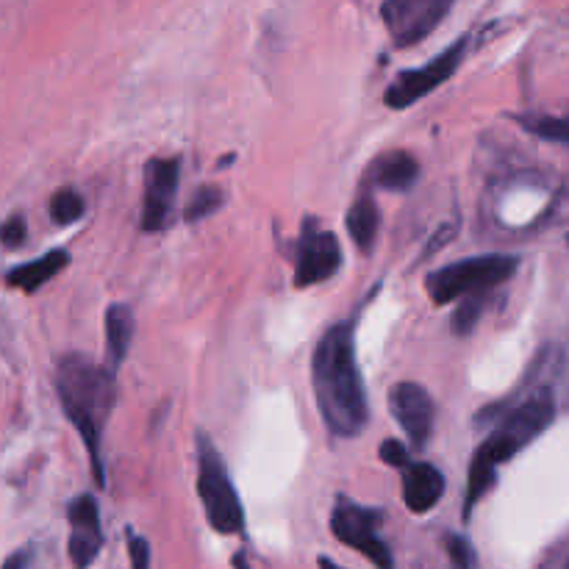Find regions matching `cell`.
Returning a JSON list of instances; mask_svg holds the SVG:
<instances>
[{
    "label": "cell",
    "mask_w": 569,
    "mask_h": 569,
    "mask_svg": "<svg viewBox=\"0 0 569 569\" xmlns=\"http://www.w3.org/2000/svg\"><path fill=\"white\" fill-rule=\"evenodd\" d=\"M311 384H315L317 409L333 436L350 440L367 428V391L356 362V342L350 322H337L322 333L311 359Z\"/></svg>",
    "instance_id": "1"
},
{
    "label": "cell",
    "mask_w": 569,
    "mask_h": 569,
    "mask_svg": "<svg viewBox=\"0 0 569 569\" xmlns=\"http://www.w3.org/2000/svg\"><path fill=\"white\" fill-rule=\"evenodd\" d=\"M56 391H59L67 420L72 422L81 442L87 445L95 480L103 487L106 483L101 458L103 431H106L114 403H117L114 373L81 353H70V356L59 359V367H56Z\"/></svg>",
    "instance_id": "2"
},
{
    "label": "cell",
    "mask_w": 569,
    "mask_h": 569,
    "mask_svg": "<svg viewBox=\"0 0 569 569\" xmlns=\"http://www.w3.org/2000/svg\"><path fill=\"white\" fill-rule=\"evenodd\" d=\"M553 420H556V400H553L550 391H539V395L520 403L500 420V425L489 433L487 442L473 456L464 514H473L475 503L492 489L500 464H505L516 453L525 451L539 433H545L553 425Z\"/></svg>",
    "instance_id": "3"
},
{
    "label": "cell",
    "mask_w": 569,
    "mask_h": 569,
    "mask_svg": "<svg viewBox=\"0 0 569 569\" xmlns=\"http://www.w3.org/2000/svg\"><path fill=\"white\" fill-rule=\"evenodd\" d=\"M197 494L206 509V520L217 534L234 536L244 531V509L234 487L231 473L220 451L208 436H197Z\"/></svg>",
    "instance_id": "4"
},
{
    "label": "cell",
    "mask_w": 569,
    "mask_h": 569,
    "mask_svg": "<svg viewBox=\"0 0 569 569\" xmlns=\"http://www.w3.org/2000/svg\"><path fill=\"white\" fill-rule=\"evenodd\" d=\"M516 264L520 261L514 255H473V259L453 261L447 268L433 270L425 278V289L436 306H447V303L458 300V297L478 295V292L492 289V286L509 281L516 273Z\"/></svg>",
    "instance_id": "5"
},
{
    "label": "cell",
    "mask_w": 569,
    "mask_h": 569,
    "mask_svg": "<svg viewBox=\"0 0 569 569\" xmlns=\"http://www.w3.org/2000/svg\"><path fill=\"white\" fill-rule=\"evenodd\" d=\"M469 48V36H462L451 45V48L442 50L436 59L428 61L420 70H403L400 76L391 78V83L384 92V103L395 112H403V109L414 106L417 101L431 95L433 90H440L442 83L451 81L456 76V70L462 67L464 56Z\"/></svg>",
    "instance_id": "6"
},
{
    "label": "cell",
    "mask_w": 569,
    "mask_h": 569,
    "mask_svg": "<svg viewBox=\"0 0 569 569\" xmlns=\"http://www.w3.org/2000/svg\"><path fill=\"white\" fill-rule=\"evenodd\" d=\"M331 531L342 545L353 547L378 569H395L389 545L380 539V511L359 505L353 500H339L331 514Z\"/></svg>",
    "instance_id": "7"
},
{
    "label": "cell",
    "mask_w": 569,
    "mask_h": 569,
    "mask_svg": "<svg viewBox=\"0 0 569 569\" xmlns=\"http://www.w3.org/2000/svg\"><path fill=\"white\" fill-rule=\"evenodd\" d=\"M453 3L456 0H384L380 18L395 48H411L436 31L451 14Z\"/></svg>",
    "instance_id": "8"
},
{
    "label": "cell",
    "mask_w": 569,
    "mask_h": 569,
    "mask_svg": "<svg viewBox=\"0 0 569 569\" xmlns=\"http://www.w3.org/2000/svg\"><path fill=\"white\" fill-rule=\"evenodd\" d=\"M342 264V248L331 231H322L315 220L303 223L300 239H297L295 259V286L306 289L337 275Z\"/></svg>",
    "instance_id": "9"
},
{
    "label": "cell",
    "mask_w": 569,
    "mask_h": 569,
    "mask_svg": "<svg viewBox=\"0 0 569 569\" xmlns=\"http://www.w3.org/2000/svg\"><path fill=\"white\" fill-rule=\"evenodd\" d=\"M181 161L179 159H150L145 164V195H143V228L156 234L164 231L170 223L172 203L179 195Z\"/></svg>",
    "instance_id": "10"
},
{
    "label": "cell",
    "mask_w": 569,
    "mask_h": 569,
    "mask_svg": "<svg viewBox=\"0 0 569 569\" xmlns=\"http://www.w3.org/2000/svg\"><path fill=\"white\" fill-rule=\"evenodd\" d=\"M389 411L398 420V425L403 428L411 445L422 451L431 440L433 420H436V406H433V398L428 395L425 386L411 384V380H400V384L391 386Z\"/></svg>",
    "instance_id": "11"
},
{
    "label": "cell",
    "mask_w": 569,
    "mask_h": 569,
    "mask_svg": "<svg viewBox=\"0 0 569 569\" xmlns=\"http://www.w3.org/2000/svg\"><path fill=\"white\" fill-rule=\"evenodd\" d=\"M70 558L76 569H87L95 564L98 553L103 547L101 511L92 494H78L70 505Z\"/></svg>",
    "instance_id": "12"
},
{
    "label": "cell",
    "mask_w": 569,
    "mask_h": 569,
    "mask_svg": "<svg viewBox=\"0 0 569 569\" xmlns=\"http://www.w3.org/2000/svg\"><path fill=\"white\" fill-rule=\"evenodd\" d=\"M445 494V475L433 464L409 462L403 467V500L411 514H428Z\"/></svg>",
    "instance_id": "13"
},
{
    "label": "cell",
    "mask_w": 569,
    "mask_h": 569,
    "mask_svg": "<svg viewBox=\"0 0 569 569\" xmlns=\"http://www.w3.org/2000/svg\"><path fill=\"white\" fill-rule=\"evenodd\" d=\"M420 164L406 150H391L373 164V184L389 192H406L417 181Z\"/></svg>",
    "instance_id": "14"
},
{
    "label": "cell",
    "mask_w": 569,
    "mask_h": 569,
    "mask_svg": "<svg viewBox=\"0 0 569 569\" xmlns=\"http://www.w3.org/2000/svg\"><path fill=\"white\" fill-rule=\"evenodd\" d=\"M67 264H70V253H67V250H50V253L23 264V268L12 270V273L7 275V284L14 286V289L36 292L39 286L48 284L50 278H56Z\"/></svg>",
    "instance_id": "15"
},
{
    "label": "cell",
    "mask_w": 569,
    "mask_h": 569,
    "mask_svg": "<svg viewBox=\"0 0 569 569\" xmlns=\"http://www.w3.org/2000/svg\"><path fill=\"white\" fill-rule=\"evenodd\" d=\"M103 326H106V350L114 373L125 362L130 342H134V311L125 303H114V306H109Z\"/></svg>",
    "instance_id": "16"
},
{
    "label": "cell",
    "mask_w": 569,
    "mask_h": 569,
    "mask_svg": "<svg viewBox=\"0 0 569 569\" xmlns=\"http://www.w3.org/2000/svg\"><path fill=\"white\" fill-rule=\"evenodd\" d=\"M348 231L350 239L356 242V248L362 253H369V248L375 244V237H378V206L369 195L359 197L348 212Z\"/></svg>",
    "instance_id": "17"
},
{
    "label": "cell",
    "mask_w": 569,
    "mask_h": 569,
    "mask_svg": "<svg viewBox=\"0 0 569 569\" xmlns=\"http://www.w3.org/2000/svg\"><path fill=\"white\" fill-rule=\"evenodd\" d=\"M83 214V197L78 195L72 186H65V190L56 192L50 197V217H54L56 226H72Z\"/></svg>",
    "instance_id": "18"
},
{
    "label": "cell",
    "mask_w": 569,
    "mask_h": 569,
    "mask_svg": "<svg viewBox=\"0 0 569 569\" xmlns=\"http://www.w3.org/2000/svg\"><path fill=\"white\" fill-rule=\"evenodd\" d=\"M522 125L534 134V137L547 139L556 145H569V117H534L522 120Z\"/></svg>",
    "instance_id": "19"
},
{
    "label": "cell",
    "mask_w": 569,
    "mask_h": 569,
    "mask_svg": "<svg viewBox=\"0 0 569 569\" xmlns=\"http://www.w3.org/2000/svg\"><path fill=\"white\" fill-rule=\"evenodd\" d=\"M220 206H223V192L217 190V186H201V190L192 195L190 206H186V212H184V217L190 223L203 220V217L214 214Z\"/></svg>",
    "instance_id": "20"
},
{
    "label": "cell",
    "mask_w": 569,
    "mask_h": 569,
    "mask_svg": "<svg viewBox=\"0 0 569 569\" xmlns=\"http://www.w3.org/2000/svg\"><path fill=\"white\" fill-rule=\"evenodd\" d=\"M480 311H483V303H480L478 295L464 297L462 306H458L456 315H453V331H456L458 337H467V333L478 326Z\"/></svg>",
    "instance_id": "21"
},
{
    "label": "cell",
    "mask_w": 569,
    "mask_h": 569,
    "mask_svg": "<svg viewBox=\"0 0 569 569\" xmlns=\"http://www.w3.org/2000/svg\"><path fill=\"white\" fill-rule=\"evenodd\" d=\"M25 237H29V226H25V220L20 214L9 217V220L0 226V242H3V248H20V244L25 242Z\"/></svg>",
    "instance_id": "22"
},
{
    "label": "cell",
    "mask_w": 569,
    "mask_h": 569,
    "mask_svg": "<svg viewBox=\"0 0 569 569\" xmlns=\"http://www.w3.org/2000/svg\"><path fill=\"white\" fill-rule=\"evenodd\" d=\"M380 458H384L389 467H398L403 469L406 464H409V451H406L403 442L398 440H386L384 445H380Z\"/></svg>",
    "instance_id": "23"
},
{
    "label": "cell",
    "mask_w": 569,
    "mask_h": 569,
    "mask_svg": "<svg viewBox=\"0 0 569 569\" xmlns=\"http://www.w3.org/2000/svg\"><path fill=\"white\" fill-rule=\"evenodd\" d=\"M128 553H130V567L150 569V545L143 539V536L137 534L128 536Z\"/></svg>",
    "instance_id": "24"
},
{
    "label": "cell",
    "mask_w": 569,
    "mask_h": 569,
    "mask_svg": "<svg viewBox=\"0 0 569 569\" xmlns=\"http://www.w3.org/2000/svg\"><path fill=\"white\" fill-rule=\"evenodd\" d=\"M447 547H451L453 569H469V561H473V556H469L467 542H464L462 536H451V539H447Z\"/></svg>",
    "instance_id": "25"
},
{
    "label": "cell",
    "mask_w": 569,
    "mask_h": 569,
    "mask_svg": "<svg viewBox=\"0 0 569 569\" xmlns=\"http://www.w3.org/2000/svg\"><path fill=\"white\" fill-rule=\"evenodd\" d=\"M25 564H29V556H25V553H14L0 569H25Z\"/></svg>",
    "instance_id": "26"
},
{
    "label": "cell",
    "mask_w": 569,
    "mask_h": 569,
    "mask_svg": "<svg viewBox=\"0 0 569 569\" xmlns=\"http://www.w3.org/2000/svg\"><path fill=\"white\" fill-rule=\"evenodd\" d=\"M234 569H250L248 558H244V556H237V558H234Z\"/></svg>",
    "instance_id": "27"
},
{
    "label": "cell",
    "mask_w": 569,
    "mask_h": 569,
    "mask_svg": "<svg viewBox=\"0 0 569 569\" xmlns=\"http://www.w3.org/2000/svg\"><path fill=\"white\" fill-rule=\"evenodd\" d=\"M320 569H342L339 564H333L331 558H320Z\"/></svg>",
    "instance_id": "28"
}]
</instances>
